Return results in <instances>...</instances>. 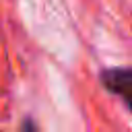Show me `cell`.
<instances>
[{
  "label": "cell",
  "instance_id": "obj_1",
  "mask_svg": "<svg viewBox=\"0 0 132 132\" xmlns=\"http://www.w3.org/2000/svg\"><path fill=\"white\" fill-rule=\"evenodd\" d=\"M101 80L107 91L120 95L128 103V97H130V70L128 68H109L101 74Z\"/></svg>",
  "mask_w": 132,
  "mask_h": 132
},
{
  "label": "cell",
  "instance_id": "obj_2",
  "mask_svg": "<svg viewBox=\"0 0 132 132\" xmlns=\"http://www.w3.org/2000/svg\"><path fill=\"white\" fill-rule=\"evenodd\" d=\"M21 132H37V126H35V122H31V120H27V122L23 124V128H21Z\"/></svg>",
  "mask_w": 132,
  "mask_h": 132
}]
</instances>
